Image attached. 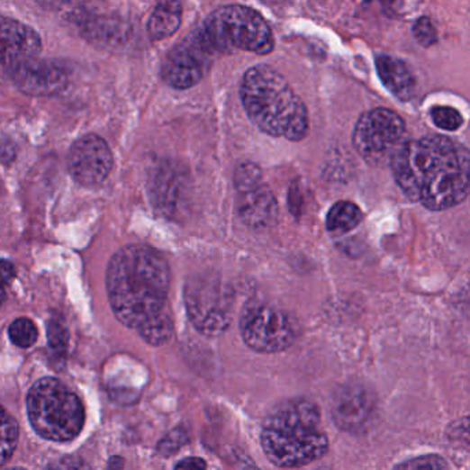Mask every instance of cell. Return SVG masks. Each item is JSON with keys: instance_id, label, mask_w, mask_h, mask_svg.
Wrapping results in <instances>:
<instances>
[{"instance_id": "52a82bcc", "label": "cell", "mask_w": 470, "mask_h": 470, "mask_svg": "<svg viewBox=\"0 0 470 470\" xmlns=\"http://www.w3.org/2000/svg\"><path fill=\"white\" fill-rule=\"evenodd\" d=\"M187 313L194 328L205 336H219L229 329L234 310L231 287L215 274H198L185 289Z\"/></svg>"}, {"instance_id": "484cf974", "label": "cell", "mask_w": 470, "mask_h": 470, "mask_svg": "<svg viewBox=\"0 0 470 470\" xmlns=\"http://www.w3.org/2000/svg\"><path fill=\"white\" fill-rule=\"evenodd\" d=\"M187 441H189V435H187L186 430L182 429V428H177V429L172 430L169 435H167L166 438L160 441L157 450H158V453L163 454V456H172V454L176 453L180 447H183Z\"/></svg>"}, {"instance_id": "4fadbf2b", "label": "cell", "mask_w": 470, "mask_h": 470, "mask_svg": "<svg viewBox=\"0 0 470 470\" xmlns=\"http://www.w3.org/2000/svg\"><path fill=\"white\" fill-rule=\"evenodd\" d=\"M206 56H209V51L201 41L200 36L192 43H185L172 50L161 70L167 85L176 90L194 87L203 77Z\"/></svg>"}, {"instance_id": "1f68e13d", "label": "cell", "mask_w": 470, "mask_h": 470, "mask_svg": "<svg viewBox=\"0 0 470 470\" xmlns=\"http://www.w3.org/2000/svg\"><path fill=\"white\" fill-rule=\"evenodd\" d=\"M5 300V292L4 289H2V286H0V304H2V302Z\"/></svg>"}, {"instance_id": "30bf717a", "label": "cell", "mask_w": 470, "mask_h": 470, "mask_svg": "<svg viewBox=\"0 0 470 470\" xmlns=\"http://www.w3.org/2000/svg\"><path fill=\"white\" fill-rule=\"evenodd\" d=\"M68 168L82 186H96L113 168V154L108 143L98 135H86L73 143L68 157Z\"/></svg>"}, {"instance_id": "603a6c76", "label": "cell", "mask_w": 470, "mask_h": 470, "mask_svg": "<svg viewBox=\"0 0 470 470\" xmlns=\"http://www.w3.org/2000/svg\"><path fill=\"white\" fill-rule=\"evenodd\" d=\"M430 117L433 122L444 131H456L464 122L461 113L448 106H436L430 111Z\"/></svg>"}, {"instance_id": "ba28073f", "label": "cell", "mask_w": 470, "mask_h": 470, "mask_svg": "<svg viewBox=\"0 0 470 470\" xmlns=\"http://www.w3.org/2000/svg\"><path fill=\"white\" fill-rule=\"evenodd\" d=\"M245 344L260 354H276L294 346L300 334L296 318L265 302H250L240 318Z\"/></svg>"}, {"instance_id": "277c9868", "label": "cell", "mask_w": 470, "mask_h": 470, "mask_svg": "<svg viewBox=\"0 0 470 470\" xmlns=\"http://www.w3.org/2000/svg\"><path fill=\"white\" fill-rule=\"evenodd\" d=\"M241 101L256 127L271 137L304 140L308 112L284 76L267 65L250 68L242 78Z\"/></svg>"}, {"instance_id": "8992f818", "label": "cell", "mask_w": 470, "mask_h": 470, "mask_svg": "<svg viewBox=\"0 0 470 470\" xmlns=\"http://www.w3.org/2000/svg\"><path fill=\"white\" fill-rule=\"evenodd\" d=\"M198 36L209 52L242 50L265 56L274 49L273 32L265 18L240 5L221 7L209 15Z\"/></svg>"}, {"instance_id": "4dcf8cb0", "label": "cell", "mask_w": 470, "mask_h": 470, "mask_svg": "<svg viewBox=\"0 0 470 470\" xmlns=\"http://www.w3.org/2000/svg\"><path fill=\"white\" fill-rule=\"evenodd\" d=\"M175 470H206V462L203 458H186L176 465Z\"/></svg>"}, {"instance_id": "7c38bea8", "label": "cell", "mask_w": 470, "mask_h": 470, "mask_svg": "<svg viewBox=\"0 0 470 470\" xmlns=\"http://www.w3.org/2000/svg\"><path fill=\"white\" fill-rule=\"evenodd\" d=\"M13 85L26 95L54 96L67 88L68 75L64 68L47 59H31L14 68Z\"/></svg>"}, {"instance_id": "83f0119b", "label": "cell", "mask_w": 470, "mask_h": 470, "mask_svg": "<svg viewBox=\"0 0 470 470\" xmlns=\"http://www.w3.org/2000/svg\"><path fill=\"white\" fill-rule=\"evenodd\" d=\"M450 435L454 440L470 444V415L464 420H459L456 424L451 425Z\"/></svg>"}, {"instance_id": "3957f363", "label": "cell", "mask_w": 470, "mask_h": 470, "mask_svg": "<svg viewBox=\"0 0 470 470\" xmlns=\"http://www.w3.org/2000/svg\"><path fill=\"white\" fill-rule=\"evenodd\" d=\"M266 456L279 467H300L317 461L329 448L317 404L291 399L278 404L261 432Z\"/></svg>"}, {"instance_id": "d4e9b609", "label": "cell", "mask_w": 470, "mask_h": 470, "mask_svg": "<svg viewBox=\"0 0 470 470\" xmlns=\"http://www.w3.org/2000/svg\"><path fill=\"white\" fill-rule=\"evenodd\" d=\"M263 182L261 171L255 164L244 163L235 171V187L237 190L247 189Z\"/></svg>"}, {"instance_id": "9a60e30c", "label": "cell", "mask_w": 470, "mask_h": 470, "mask_svg": "<svg viewBox=\"0 0 470 470\" xmlns=\"http://www.w3.org/2000/svg\"><path fill=\"white\" fill-rule=\"evenodd\" d=\"M150 194L161 212L171 218L179 216L189 203V179L185 171L171 163L160 164L151 177Z\"/></svg>"}, {"instance_id": "ac0fdd59", "label": "cell", "mask_w": 470, "mask_h": 470, "mask_svg": "<svg viewBox=\"0 0 470 470\" xmlns=\"http://www.w3.org/2000/svg\"><path fill=\"white\" fill-rule=\"evenodd\" d=\"M182 21L179 0H160L148 23V32L153 41H163L174 35Z\"/></svg>"}, {"instance_id": "d6a6232c", "label": "cell", "mask_w": 470, "mask_h": 470, "mask_svg": "<svg viewBox=\"0 0 470 470\" xmlns=\"http://www.w3.org/2000/svg\"><path fill=\"white\" fill-rule=\"evenodd\" d=\"M7 470H25V469H20V467H13V469H7Z\"/></svg>"}, {"instance_id": "8fae6325", "label": "cell", "mask_w": 470, "mask_h": 470, "mask_svg": "<svg viewBox=\"0 0 470 470\" xmlns=\"http://www.w3.org/2000/svg\"><path fill=\"white\" fill-rule=\"evenodd\" d=\"M41 50V39L35 30L0 15V83L9 78L21 62L38 57Z\"/></svg>"}, {"instance_id": "4316f807", "label": "cell", "mask_w": 470, "mask_h": 470, "mask_svg": "<svg viewBox=\"0 0 470 470\" xmlns=\"http://www.w3.org/2000/svg\"><path fill=\"white\" fill-rule=\"evenodd\" d=\"M412 35L415 41L422 46H432L438 41V32L429 18L422 17L412 26Z\"/></svg>"}, {"instance_id": "e0dca14e", "label": "cell", "mask_w": 470, "mask_h": 470, "mask_svg": "<svg viewBox=\"0 0 470 470\" xmlns=\"http://www.w3.org/2000/svg\"><path fill=\"white\" fill-rule=\"evenodd\" d=\"M381 82L393 95L402 101L411 98L415 90V78L401 59L391 56H380L375 59Z\"/></svg>"}, {"instance_id": "f1b7e54d", "label": "cell", "mask_w": 470, "mask_h": 470, "mask_svg": "<svg viewBox=\"0 0 470 470\" xmlns=\"http://www.w3.org/2000/svg\"><path fill=\"white\" fill-rule=\"evenodd\" d=\"M50 470H90V467L80 458L67 456V458L59 459L56 464H52Z\"/></svg>"}, {"instance_id": "9c48e42d", "label": "cell", "mask_w": 470, "mask_h": 470, "mask_svg": "<svg viewBox=\"0 0 470 470\" xmlns=\"http://www.w3.org/2000/svg\"><path fill=\"white\" fill-rule=\"evenodd\" d=\"M404 131L406 124L398 113L389 109H373L357 120L354 146L367 163L381 166L391 161L396 149L403 143Z\"/></svg>"}, {"instance_id": "7a4b0ae2", "label": "cell", "mask_w": 470, "mask_h": 470, "mask_svg": "<svg viewBox=\"0 0 470 470\" xmlns=\"http://www.w3.org/2000/svg\"><path fill=\"white\" fill-rule=\"evenodd\" d=\"M389 163L404 194L430 211L453 208L469 194L470 156L448 138L407 140Z\"/></svg>"}, {"instance_id": "5bb4252c", "label": "cell", "mask_w": 470, "mask_h": 470, "mask_svg": "<svg viewBox=\"0 0 470 470\" xmlns=\"http://www.w3.org/2000/svg\"><path fill=\"white\" fill-rule=\"evenodd\" d=\"M375 396L362 384H348L336 393L333 420L341 429L359 432L372 421L375 411Z\"/></svg>"}, {"instance_id": "6da1fadb", "label": "cell", "mask_w": 470, "mask_h": 470, "mask_svg": "<svg viewBox=\"0 0 470 470\" xmlns=\"http://www.w3.org/2000/svg\"><path fill=\"white\" fill-rule=\"evenodd\" d=\"M169 285L168 263L153 248L128 245L109 261L106 289L112 310L151 346H163L172 334Z\"/></svg>"}, {"instance_id": "f546056e", "label": "cell", "mask_w": 470, "mask_h": 470, "mask_svg": "<svg viewBox=\"0 0 470 470\" xmlns=\"http://www.w3.org/2000/svg\"><path fill=\"white\" fill-rule=\"evenodd\" d=\"M15 267L12 261L0 258V286L9 285L14 279Z\"/></svg>"}, {"instance_id": "44dd1931", "label": "cell", "mask_w": 470, "mask_h": 470, "mask_svg": "<svg viewBox=\"0 0 470 470\" xmlns=\"http://www.w3.org/2000/svg\"><path fill=\"white\" fill-rule=\"evenodd\" d=\"M9 337L14 346L31 348L38 341L39 330L30 318H18L10 325Z\"/></svg>"}, {"instance_id": "ffe728a7", "label": "cell", "mask_w": 470, "mask_h": 470, "mask_svg": "<svg viewBox=\"0 0 470 470\" xmlns=\"http://www.w3.org/2000/svg\"><path fill=\"white\" fill-rule=\"evenodd\" d=\"M18 424L14 417L0 406V467L4 466L17 447Z\"/></svg>"}, {"instance_id": "7402d4cb", "label": "cell", "mask_w": 470, "mask_h": 470, "mask_svg": "<svg viewBox=\"0 0 470 470\" xmlns=\"http://www.w3.org/2000/svg\"><path fill=\"white\" fill-rule=\"evenodd\" d=\"M47 339H49L50 348L54 351V354L64 357L67 354L68 343H69V333H68L67 326L52 318L47 323Z\"/></svg>"}, {"instance_id": "5b68a950", "label": "cell", "mask_w": 470, "mask_h": 470, "mask_svg": "<svg viewBox=\"0 0 470 470\" xmlns=\"http://www.w3.org/2000/svg\"><path fill=\"white\" fill-rule=\"evenodd\" d=\"M26 410L33 429L47 440H72L85 425L82 402L56 378H41L31 388Z\"/></svg>"}, {"instance_id": "d6986e66", "label": "cell", "mask_w": 470, "mask_h": 470, "mask_svg": "<svg viewBox=\"0 0 470 470\" xmlns=\"http://www.w3.org/2000/svg\"><path fill=\"white\" fill-rule=\"evenodd\" d=\"M362 219V211L357 203H351V201H339L329 211L326 224H328L329 231L343 234V232L351 231L355 227L359 226Z\"/></svg>"}, {"instance_id": "cb8c5ba5", "label": "cell", "mask_w": 470, "mask_h": 470, "mask_svg": "<svg viewBox=\"0 0 470 470\" xmlns=\"http://www.w3.org/2000/svg\"><path fill=\"white\" fill-rule=\"evenodd\" d=\"M393 470H450L447 462L438 456H422L402 462Z\"/></svg>"}, {"instance_id": "2e32d148", "label": "cell", "mask_w": 470, "mask_h": 470, "mask_svg": "<svg viewBox=\"0 0 470 470\" xmlns=\"http://www.w3.org/2000/svg\"><path fill=\"white\" fill-rule=\"evenodd\" d=\"M237 212L240 218L252 229L261 230L276 224L278 219V203L273 192L260 182L255 186L237 190Z\"/></svg>"}]
</instances>
